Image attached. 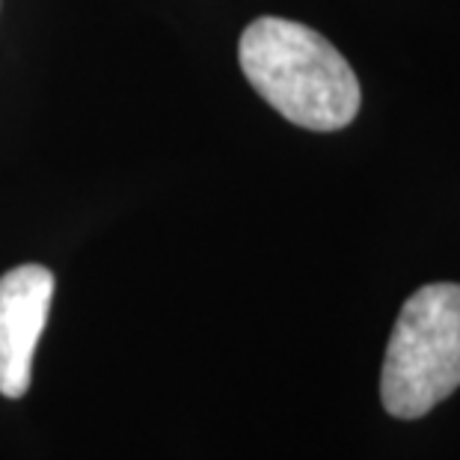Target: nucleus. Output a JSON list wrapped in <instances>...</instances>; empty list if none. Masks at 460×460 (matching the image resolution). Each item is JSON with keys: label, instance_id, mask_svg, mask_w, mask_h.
Here are the masks:
<instances>
[{"label": "nucleus", "instance_id": "1", "mask_svg": "<svg viewBox=\"0 0 460 460\" xmlns=\"http://www.w3.org/2000/svg\"><path fill=\"white\" fill-rule=\"evenodd\" d=\"M238 60L250 86L279 116L309 131H339L359 113L350 63L318 31L264 15L241 33Z\"/></svg>", "mask_w": 460, "mask_h": 460}, {"label": "nucleus", "instance_id": "2", "mask_svg": "<svg viewBox=\"0 0 460 460\" xmlns=\"http://www.w3.org/2000/svg\"><path fill=\"white\" fill-rule=\"evenodd\" d=\"M460 386V286L430 282L398 312L380 401L395 419H422Z\"/></svg>", "mask_w": 460, "mask_h": 460}, {"label": "nucleus", "instance_id": "3", "mask_svg": "<svg viewBox=\"0 0 460 460\" xmlns=\"http://www.w3.org/2000/svg\"><path fill=\"white\" fill-rule=\"evenodd\" d=\"M54 273L45 264H22L0 277V395L24 398L33 354L48 324Z\"/></svg>", "mask_w": 460, "mask_h": 460}]
</instances>
